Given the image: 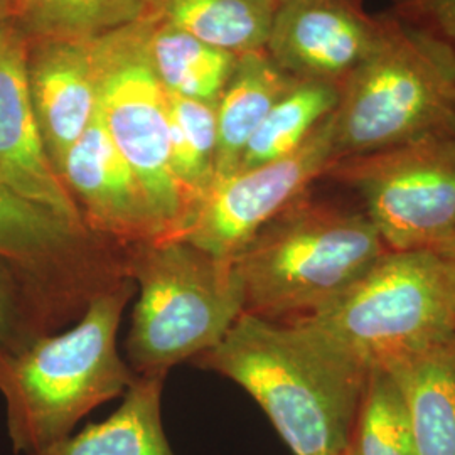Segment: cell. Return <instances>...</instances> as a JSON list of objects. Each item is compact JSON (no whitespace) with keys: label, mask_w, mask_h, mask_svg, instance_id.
<instances>
[{"label":"cell","mask_w":455,"mask_h":455,"mask_svg":"<svg viewBox=\"0 0 455 455\" xmlns=\"http://www.w3.org/2000/svg\"><path fill=\"white\" fill-rule=\"evenodd\" d=\"M197 364L240 385L295 455H344L370 374L302 321L248 312Z\"/></svg>","instance_id":"6da1fadb"},{"label":"cell","mask_w":455,"mask_h":455,"mask_svg":"<svg viewBox=\"0 0 455 455\" xmlns=\"http://www.w3.org/2000/svg\"><path fill=\"white\" fill-rule=\"evenodd\" d=\"M135 287L122 276L88 300L69 331L0 349V395L16 452L33 455L71 435L83 417L133 385L137 374L116 349V332Z\"/></svg>","instance_id":"7a4b0ae2"},{"label":"cell","mask_w":455,"mask_h":455,"mask_svg":"<svg viewBox=\"0 0 455 455\" xmlns=\"http://www.w3.org/2000/svg\"><path fill=\"white\" fill-rule=\"evenodd\" d=\"M387 251L361 208L309 191L235 257L244 312L268 321L307 317L346 292Z\"/></svg>","instance_id":"3957f363"},{"label":"cell","mask_w":455,"mask_h":455,"mask_svg":"<svg viewBox=\"0 0 455 455\" xmlns=\"http://www.w3.org/2000/svg\"><path fill=\"white\" fill-rule=\"evenodd\" d=\"M383 16L378 46L341 86L334 163L455 133V49L390 11Z\"/></svg>","instance_id":"277c9868"},{"label":"cell","mask_w":455,"mask_h":455,"mask_svg":"<svg viewBox=\"0 0 455 455\" xmlns=\"http://www.w3.org/2000/svg\"><path fill=\"white\" fill-rule=\"evenodd\" d=\"M297 321L364 371H390L454 339L455 263L435 250H388L336 300Z\"/></svg>","instance_id":"5b68a950"},{"label":"cell","mask_w":455,"mask_h":455,"mask_svg":"<svg viewBox=\"0 0 455 455\" xmlns=\"http://www.w3.org/2000/svg\"><path fill=\"white\" fill-rule=\"evenodd\" d=\"M125 274L140 289L127 338L137 376L169 373L218 346L244 312L235 261L218 259L184 238L124 250Z\"/></svg>","instance_id":"8992f818"},{"label":"cell","mask_w":455,"mask_h":455,"mask_svg":"<svg viewBox=\"0 0 455 455\" xmlns=\"http://www.w3.org/2000/svg\"><path fill=\"white\" fill-rule=\"evenodd\" d=\"M152 20L132 24L93 41L98 115L116 150L142 182L167 236L180 238L193 210L171 163L169 97L147 51Z\"/></svg>","instance_id":"52a82bcc"},{"label":"cell","mask_w":455,"mask_h":455,"mask_svg":"<svg viewBox=\"0 0 455 455\" xmlns=\"http://www.w3.org/2000/svg\"><path fill=\"white\" fill-rule=\"evenodd\" d=\"M388 250H437L455 229V133L332 164Z\"/></svg>","instance_id":"ba28073f"},{"label":"cell","mask_w":455,"mask_h":455,"mask_svg":"<svg viewBox=\"0 0 455 455\" xmlns=\"http://www.w3.org/2000/svg\"><path fill=\"white\" fill-rule=\"evenodd\" d=\"M332 127L334 114L292 154L214 182L180 238L235 260L261 228L324 178L334 163Z\"/></svg>","instance_id":"9c48e42d"},{"label":"cell","mask_w":455,"mask_h":455,"mask_svg":"<svg viewBox=\"0 0 455 455\" xmlns=\"http://www.w3.org/2000/svg\"><path fill=\"white\" fill-rule=\"evenodd\" d=\"M383 12L363 0H283L278 4L265 52L300 82H344L378 46Z\"/></svg>","instance_id":"30bf717a"},{"label":"cell","mask_w":455,"mask_h":455,"mask_svg":"<svg viewBox=\"0 0 455 455\" xmlns=\"http://www.w3.org/2000/svg\"><path fill=\"white\" fill-rule=\"evenodd\" d=\"M60 178L82 212L86 229L124 251L169 238L142 182L116 150L100 115L69 148Z\"/></svg>","instance_id":"8fae6325"},{"label":"cell","mask_w":455,"mask_h":455,"mask_svg":"<svg viewBox=\"0 0 455 455\" xmlns=\"http://www.w3.org/2000/svg\"><path fill=\"white\" fill-rule=\"evenodd\" d=\"M26 61L28 37L11 24L0 26V182L68 225L88 231L49 159L34 115Z\"/></svg>","instance_id":"7c38bea8"},{"label":"cell","mask_w":455,"mask_h":455,"mask_svg":"<svg viewBox=\"0 0 455 455\" xmlns=\"http://www.w3.org/2000/svg\"><path fill=\"white\" fill-rule=\"evenodd\" d=\"M28 86L49 159L60 174L98 110L93 41L28 39Z\"/></svg>","instance_id":"4fadbf2b"},{"label":"cell","mask_w":455,"mask_h":455,"mask_svg":"<svg viewBox=\"0 0 455 455\" xmlns=\"http://www.w3.org/2000/svg\"><path fill=\"white\" fill-rule=\"evenodd\" d=\"M297 82L282 71L265 51L238 56L216 103L218 152L214 182L227 180L238 171L250 139L276 101Z\"/></svg>","instance_id":"5bb4252c"},{"label":"cell","mask_w":455,"mask_h":455,"mask_svg":"<svg viewBox=\"0 0 455 455\" xmlns=\"http://www.w3.org/2000/svg\"><path fill=\"white\" fill-rule=\"evenodd\" d=\"M167 373L137 376L122 405L100 423L86 425L33 455H176L163 425Z\"/></svg>","instance_id":"9a60e30c"},{"label":"cell","mask_w":455,"mask_h":455,"mask_svg":"<svg viewBox=\"0 0 455 455\" xmlns=\"http://www.w3.org/2000/svg\"><path fill=\"white\" fill-rule=\"evenodd\" d=\"M419 455H455V338L391 368Z\"/></svg>","instance_id":"2e32d148"},{"label":"cell","mask_w":455,"mask_h":455,"mask_svg":"<svg viewBox=\"0 0 455 455\" xmlns=\"http://www.w3.org/2000/svg\"><path fill=\"white\" fill-rule=\"evenodd\" d=\"M147 51L152 69L167 93L214 105L238 60L159 17L152 20Z\"/></svg>","instance_id":"e0dca14e"},{"label":"cell","mask_w":455,"mask_h":455,"mask_svg":"<svg viewBox=\"0 0 455 455\" xmlns=\"http://www.w3.org/2000/svg\"><path fill=\"white\" fill-rule=\"evenodd\" d=\"M161 0H16L14 28L33 39L95 41L159 17Z\"/></svg>","instance_id":"ac0fdd59"},{"label":"cell","mask_w":455,"mask_h":455,"mask_svg":"<svg viewBox=\"0 0 455 455\" xmlns=\"http://www.w3.org/2000/svg\"><path fill=\"white\" fill-rule=\"evenodd\" d=\"M280 0H161L159 19L235 56L265 51Z\"/></svg>","instance_id":"d6986e66"},{"label":"cell","mask_w":455,"mask_h":455,"mask_svg":"<svg viewBox=\"0 0 455 455\" xmlns=\"http://www.w3.org/2000/svg\"><path fill=\"white\" fill-rule=\"evenodd\" d=\"M339 100V84L299 80L276 101L250 139L238 171L272 163L295 152L336 112Z\"/></svg>","instance_id":"ffe728a7"},{"label":"cell","mask_w":455,"mask_h":455,"mask_svg":"<svg viewBox=\"0 0 455 455\" xmlns=\"http://www.w3.org/2000/svg\"><path fill=\"white\" fill-rule=\"evenodd\" d=\"M167 97L172 171L195 214L216 180V105L171 93Z\"/></svg>","instance_id":"44dd1931"},{"label":"cell","mask_w":455,"mask_h":455,"mask_svg":"<svg viewBox=\"0 0 455 455\" xmlns=\"http://www.w3.org/2000/svg\"><path fill=\"white\" fill-rule=\"evenodd\" d=\"M344 455H419L402 391L388 371L368 374Z\"/></svg>","instance_id":"7402d4cb"},{"label":"cell","mask_w":455,"mask_h":455,"mask_svg":"<svg viewBox=\"0 0 455 455\" xmlns=\"http://www.w3.org/2000/svg\"><path fill=\"white\" fill-rule=\"evenodd\" d=\"M44 319L33 293L12 268L0 261V349L16 351L37 338L33 321Z\"/></svg>","instance_id":"603a6c76"},{"label":"cell","mask_w":455,"mask_h":455,"mask_svg":"<svg viewBox=\"0 0 455 455\" xmlns=\"http://www.w3.org/2000/svg\"><path fill=\"white\" fill-rule=\"evenodd\" d=\"M390 12L455 49V0H395Z\"/></svg>","instance_id":"cb8c5ba5"},{"label":"cell","mask_w":455,"mask_h":455,"mask_svg":"<svg viewBox=\"0 0 455 455\" xmlns=\"http://www.w3.org/2000/svg\"><path fill=\"white\" fill-rule=\"evenodd\" d=\"M16 0H0V24L14 26Z\"/></svg>","instance_id":"d4e9b609"},{"label":"cell","mask_w":455,"mask_h":455,"mask_svg":"<svg viewBox=\"0 0 455 455\" xmlns=\"http://www.w3.org/2000/svg\"><path fill=\"white\" fill-rule=\"evenodd\" d=\"M435 251H439L440 255H443L445 259H449V260L455 263V229L451 233V236L443 243L440 244Z\"/></svg>","instance_id":"484cf974"},{"label":"cell","mask_w":455,"mask_h":455,"mask_svg":"<svg viewBox=\"0 0 455 455\" xmlns=\"http://www.w3.org/2000/svg\"><path fill=\"white\" fill-rule=\"evenodd\" d=\"M280 2H283V0H280Z\"/></svg>","instance_id":"4316f807"}]
</instances>
